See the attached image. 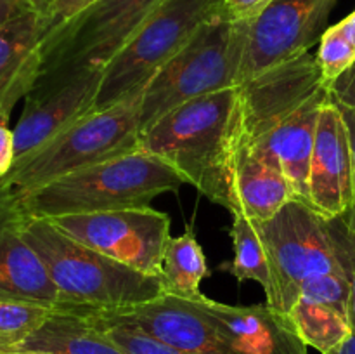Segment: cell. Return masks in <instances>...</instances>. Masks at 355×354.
<instances>
[{
	"instance_id": "6da1fadb",
	"label": "cell",
	"mask_w": 355,
	"mask_h": 354,
	"mask_svg": "<svg viewBox=\"0 0 355 354\" xmlns=\"http://www.w3.org/2000/svg\"><path fill=\"white\" fill-rule=\"evenodd\" d=\"M239 87L201 96L141 132L139 148L172 167L186 184L231 210L232 167L241 144Z\"/></svg>"
},
{
	"instance_id": "7a4b0ae2",
	"label": "cell",
	"mask_w": 355,
	"mask_h": 354,
	"mask_svg": "<svg viewBox=\"0 0 355 354\" xmlns=\"http://www.w3.org/2000/svg\"><path fill=\"white\" fill-rule=\"evenodd\" d=\"M19 229L58 288L59 311L82 316L113 312L163 295L158 276L132 269L69 238L49 219L19 212Z\"/></svg>"
},
{
	"instance_id": "3957f363",
	"label": "cell",
	"mask_w": 355,
	"mask_h": 354,
	"mask_svg": "<svg viewBox=\"0 0 355 354\" xmlns=\"http://www.w3.org/2000/svg\"><path fill=\"white\" fill-rule=\"evenodd\" d=\"M182 177L144 149L85 167L33 191L7 196L24 215L55 219L120 208L149 207L156 196L179 189Z\"/></svg>"
},
{
	"instance_id": "277c9868",
	"label": "cell",
	"mask_w": 355,
	"mask_h": 354,
	"mask_svg": "<svg viewBox=\"0 0 355 354\" xmlns=\"http://www.w3.org/2000/svg\"><path fill=\"white\" fill-rule=\"evenodd\" d=\"M139 97L76 120L37 151L14 163L0 180V189L17 196L76 170L139 149Z\"/></svg>"
},
{
	"instance_id": "5b68a950",
	"label": "cell",
	"mask_w": 355,
	"mask_h": 354,
	"mask_svg": "<svg viewBox=\"0 0 355 354\" xmlns=\"http://www.w3.org/2000/svg\"><path fill=\"white\" fill-rule=\"evenodd\" d=\"M241 54V23L222 12L203 24L141 92V132L189 101L238 85Z\"/></svg>"
},
{
	"instance_id": "8992f818",
	"label": "cell",
	"mask_w": 355,
	"mask_h": 354,
	"mask_svg": "<svg viewBox=\"0 0 355 354\" xmlns=\"http://www.w3.org/2000/svg\"><path fill=\"white\" fill-rule=\"evenodd\" d=\"M222 12V0H162L103 68L96 110L141 96L149 80L196 31Z\"/></svg>"
},
{
	"instance_id": "52a82bcc",
	"label": "cell",
	"mask_w": 355,
	"mask_h": 354,
	"mask_svg": "<svg viewBox=\"0 0 355 354\" xmlns=\"http://www.w3.org/2000/svg\"><path fill=\"white\" fill-rule=\"evenodd\" d=\"M162 0H96L47 31L35 85L62 82L85 69H103Z\"/></svg>"
},
{
	"instance_id": "ba28073f",
	"label": "cell",
	"mask_w": 355,
	"mask_h": 354,
	"mask_svg": "<svg viewBox=\"0 0 355 354\" xmlns=\"http://www.w3.org/2000/svg\"><path fill=\"white\" fill-rule=\"evenodd\" d=\"M272 274L266 295L269 307L288 314L305 281L326 273H343L328 219L311 205L291 200L272 219L259 224Z\"/></svg>"
},
{
	"instance_id": "9c48e42d",
	"label": "cell",
	"mask_w": 355,
	"mask_h": 354,
	"mask_svg": "<svg viewBox=\"0 0 355 354\" xmlns=\"http://www.w3.org/2000/svg\"><path fill=\"white\" fill-rule=\"evenodd\" d=\"M64 235L144 274H162L172 238L170 215L151 207L120 208L49 219Z\"/></svg>"
},
{
	"instance_id": "30bf717a",
	"label": "cell",
	"mask_w": 355,
	"mask_h": 354,
	"mask_svg": "<svg viewBox=\"0 0 355 354\" xmlns=\"http://www.w3.org/2000/svg\"><path fill=\"white\" fill-rule=\"evenodd\" d=\"M336 0H272L243 26L238 85L266 69L307 54L328 30Z\"/></svg>"
},
{
	"instance_id": "8fae6325",
	"label": "cell",
	"mask_w": 355,
	"mask_h": 354,
	"mask_svg": "<svg viewBox=\"0 0 355 354\" xmlns=\"http://www.w3.org/2000/svg\"><path fill=\"white\" fill-rule=\"evenodd\" d=\"M239 87L241 141H252L279 124L315 92L326 89L318 58L311 52L266 69Z\"/></svg>"
},
{
	"instance_id": "7c38bea8",
	"label": "cell",
	"mask_w": 355,
	"mask_h": 354,
	"mask_svg": "<svg viewBox=\"0 0 355 354\" xmlns=\"http://www.w3.org/2000/svg\"><path fill=\"white\" fill-rule=\"evenodd\" d=\"M103 69H85L62 82L33 85L14 125L16 162L26 158L52 137L96 111ZM14 162V163H16Z\"/></svg>"
},
{
	"instance_id": "4fadbf2b",
	"label": "cell",
	"mask_w": 355,
	"mask_h": 354,
	"mask_svg": "<svg viewBox=\"0 0 355 354\" xmlns=\"http://www.w3.org/2000/svg\"><path fill=\"white\" fill-rule=\"evenodd\" d=\"M311 207L331 221L354 207V156L349 128L338 104L329 97L321 108L309 172Z\"/></svg>"
},
{
	"instance_id": "5bb4252c",
	"label": "cell",
	"mask_w": 355,
	"mask_h": 354,
	"mask_svg": "<svg viewBox=\"0 0 355 354\" xmlns=\"http://www.w3.org/2000/svg\"><path fill=\"white\" fill-rule=\"evenodd\" d=\"M130 323L155 339L189 354H238L214 323L187 298L159 295L113 312H94Z\"/></svg>"
},
{
	"instance_id": "9a60e30c",
	"label": "cell",
	"mask_w": 355,
	"mask_h": 354,
	"mask_svg": "<svg viewBox=\"0 0 355 354\" xmlns=\"http://www.w3.org/2000/svg\"><path fill=\"white\" fill-rule=\"evenodd\" d=\"M193 302L238 354H309L288 314L267 304L231 305L205 294Z\"/></svg>"
},
{
	"instance_id": "2e32d148",
	"label": "cell",
	"mask_w": 355,
	"mask_h": 354,
	"mask_svg": "<svg viewBox=\"0 0 355 354\" xmlns=\"http://www.w3.org/2000/svg\"><path fill=\"white\" fill-rule=\"evenodd\" d=\"M331 97L329 87L315 92L293 113L274 125L270 130L252 141H241L246 148L276 163L295 193V200L311 205L309 198V172L314 149L315 130L321 108Z\"/></svg>"
},
{
	"instance_id": "e0dca14e",
	"label": "cell",
	"mask_w": 355,
	"mask_h": 354,
	"mask_svg": "<svg viewBox=\"0 0 355 354\" xmlns=\"http://www.w3.org/2000/svg\"><path fill=\"white\" fill-rule=\"evenodd\" d=\"M0 301L33 302L59 311L58 288L23 238L19 212L0 189Z\"/></svg>"
},
{
	"instance_id": "ac0fdd59",
	"label": "cell",
	"mask_w": 355,
	"mask_h": 354,
	"mask_svg": "<svg viewBox=\"0 0 355 354\" xmlns=\"http://www.w3.org/2000/svg\"><path fill=\"white\" fill-rule=\"evenodd\" d=\"M45 33L44 16L37 9L0 26V120L9 121L14 106L33 89L44 61Z\"/></svg>"
},
{
	"instance_id": "d6986e66",
	"label": "cell",
	"mask_w": 355,
	"mask_h": 354,
	"mask_svg": "<svg viewBox=\"0 0 355 354\" xmlns=\"http://www.w3.org/2000/svg\"><path fill=\"white\" fill-rule=\"evenodd\" d=\"M291 200L295 193L283 170L266 156L239 144L232 167L231 215H243L262 224Z\"/></svg>"
},
{
	"instance_id": "ffe728a7",
	"label": "cell",
	"mask_w": 355,
	"mask_h": 354,
	"mask_svg": "<svg viewBox=\"0 0 355 354\" xmlns=\"http://www.w3.org/2000/svg\"><path fill=\"white\" fill-rule=\"evenodd\" d=\"M0 346L54 354H127L89 319L62 311H55L44 325L17 342Z\"/></svg>"
},
{
	"instance_id": "44dd1931",
	"label": "cell",
	"mask_w": 355,
	"mask_h": 354,
	"mask_svg": "<svg viewBox=\"0 0 355 354\" xmlns=\"http://www.w3.org/2000/svg\"><path fill=\"white\" fill-rule=\"evenodd\" d=\"M210 276L203 246L193 229L184 235L172 236L163 252L162 274L163 294L179 298H194L201 295V281Z\"/></svg>"
},
{
	"instance_id": "7402d4cb",
	"label": "cell",
	"mask_w": 355,
	"mask_h": 354,
	"mask_svg": "<svg viewBox=\"0 0 355 354\" xmlns=\"http://www.w3.org/2000/svg\"><path fill=\"white\" fill-rule=\"evenodd\" d=\"M288 318L305 346L321 354L335 351L352 333V325L345 314L331 305L307 297H298L288 312Z\"/></svg>"
},
{
	"instance_id": "603a6c76",
	"label": "cell",
	"mask_w": 355,
	"mask_h": 354,
	"mask_svg": "<svg viewBox=\"0 0 355 354\" xmlns=\"http://www.w3.org/2000/svg\"><path fill=\"white\" fill-rule=\"evenodd\" d=\"M229 235L232 239L234 257L222 262L217 269L234 276L239 283L255 281L263 288L266 295H269L272 288V274L259 224L248 221L243 215H232Z\"/></svg>"
},
{
	"instance_id": "cb8c5ba5",
	"label": "cell",
	"mask_w": 355,
	"mask_h": 354,
	"mask_svg": "<svg viewBox=\"0 0 355 354\" xmlns=\"http://www.w3.org/2000/svg\"><path fill=\"white\" fill-rule=\"evenodd\" d=\"M315 58L328 85L352 65L355 61V10L324 31Z\"/></svg>"
},
{
	"instance_id": "d4e9b609",
	"label": "cell",
	"mask_w": 355,
	"mask_h": 354,
	"mask_svg": "<svg viewBox=\"0 0 355 354\" xmlns=\"http://www.w3.org/2000/svg\"><path fill=\"white\" fill-rule=\"evenodd\" d=\"M83 318L89 319L99 330H103L127 354H189L186 351H180L155 339V337L142 332L141 328L130 325V323L118 321V319H111L101 314H83Z\"/></svg>"
},
{
	"instance_id": "484cf974",
	"label": "cell",
	"mask_w": 355,
	"mask_h": 354,
	"mask_svg": "<svg viewBox=\"0 0 355 354\" xmlns=\"http://www.w3.org/2000/svg\"><path fill=\"white\" fill-rule=\"evenodd\" d=\"M55 307L33 302L0 301V344H14L44 325Z\"/></svg>"
},
{
	"instance_id": "4316f807",
	"label": "cell",
	"mask_w": 355,
	"mask_h": 354,
	"mask_svg": "<svg viewBox=\"0 0 355 354\" xmlns=\"http://www.w3.org/2000/svg\"><path fill=\"white\" fill-rule=\"evenodd\" d=\"M300 297L312 298L321 304L331 305L349 318L350 280L347 273H326L305 281ZM350 321V319H349Z\"/></svg>"
},
{
	"instance_id": "83f0119b",
	"label": "cell",
	"mask_w": 355,
	"mask_h": 354,
	"mask_svg": "<svg viewBox=\"0 0 355 354\" xmlns=\"http://www.w3.org/2000/svg\"><path fill=\"white\" fill-rule=\"evenodd\" d=\"M329 233L335 242L336 253L350 280V307L349 319L350 325L355 330V233L347 224L345 217H336L328 221Z\"/></svg>"
},
{
	"instance_id": "f1b7e54d",
	"label": "cell",
	"mask_w": 355,
	"mask_h": 354,
	"mask_svg": "<svg viewBox=\"0 0 355 354\" xmlns=\"http://www.w3.org/2000/svg\"><path fill=\"white\" fill-rule=\"evenodd\" d=\"M94 2H96V0H55V2L42 14L45 21V26H47V31L54 30L55 26H59V24H62L64 21H68L69 17L78 14L80 10H83L85 7H89L90 3Z\"/></svg>"
},
{
	"instance_id": "f546056e",
	"label": "cell",
	"mask_w": 355,
	"mask_h": 354,
	"mask_svg": "<svg viewBox=\"0 0 355 354\" xmlns=\"http://www.w3.org/2000/svg\"><path fill=\"white\" fill-rule=\"evenodd\" d=\"M272 0H222V9L232 23H248L259 16Z\"/></svg>"
},
{
	"instance_id": "4dcf8cb0",
	"label": "cell",
	"mask_w": 355,
	"mask_h": 354,
	"mask_svg": "<svg viewBox=\"0 0 355 354\" xmlns=\"http://www.w3.org/2000/svg\"><path fill=\"white\" fill-rule=\"evenodd\" d=\"M331 99L338 106L355 110V61L340 76L329 83Z\"/></svg>"
},
{
	"instance_id": "1f68e13d",
	"label": "cell",
	"mask_w": 355,
	"mask_h": 354,
	"mask_svg": "<svg viewBox=\"0 0 355 354\" xmlns=\"http://www.w3.org/2000/svg\"><path fill=\"white\" fill-rule=\"evenodd\" d=\"M16 162V144H14V132L9 128L7 121L0 120V180L10 172Z\"/></svg>"
},
{
	"instance_id": "d6a6232c",
	"label": "cell",
	"mask_w": 355,
	"mask_h": 354,
	"mask_svg": "<svg viewBox=\"0 0 355 354\" xmlns=\"http://www.w3.org/2000/svg\"><path fill=\"white\" fill-rule=\"evenodd\" d=\"M28 9H35L31 0H0V26Z\"/></svg>"
},
{
	"instance_id": "836d02e7",
	"label": "cell",
	"mask_w": 355,
	"mask_h": 354,
	"mask_svg": "<svg viewBox=\"0 0 355 354\" xmlns=\"http://www.w3.org/2000/svg\"><path fill=\"white\" fill-rule=\"evenodd\" d=\"M340 110H342L347 128H349L350 146H352V156H354V179H355V110H349V108H342V106H340ZM345 221L349 222V224H354L355 222V201H354L352 210L345 215Z\"/></svg>"
},
{
	"instance_id": "e575fe53",
	"label": "cell",
	"mask_w": 355,
	"mask_h": 354,
	"mask_svg": "<svg viewBox=\"0 0 355 354\" xmlns=\"http://www.w3.org/2000/svg\"><path fill=\"white\" fill-rule=\"evenodd\" d=\"M329 354H355V330L352 328V333Z\"/></svg>"
},
{
	"instance_id": "d590c367",
	"label": "cell",
	"mask_w": 355,
	"mask_h": 354,
	"mask_svg": "<svg viewBox=\"0 0 355 354\" xmlns=\"http://www.w3.org/2000/svg\"><path fill=\"white\" fill-rule=\"evenodd\" d=\"M0 354H54V353H45V351H31V349H17V347L0 346Z\"/></svg>"
},
{
	"instance_id": "8d00e7d4",
	"label": "cell",
	"mask_w": 355,
	"mask_h": 354,
	"mask_svg": "<svg viewBox=\"0 0 355 354\" xmlns=\"http://www.w3.org/2000/svg\"><path fill=\"white\" fill-rule=\"evenodd\" d=\"M54 2H55V0H31V3H33L35 9L40 10L42 14H44L45 10H47L49 7H51Z\"/></svg>"
},
{
	"instance_id": "74e56055",
	"label": "cell",
	"mask_w": 355,
	"mask_h": 354,
	"mask_svg": "<svg viewBox=\"0 0 355 354\" xmlns=\"http://www.w3.org/2000/svg\"><path fill=\"white\" fill-rule=\"evenodd\" d=\"M347 224H349V222H347ZM350 226V229H352V231L355 233V222H354V224H349Z\"/></svg>"
}]
</instances>
